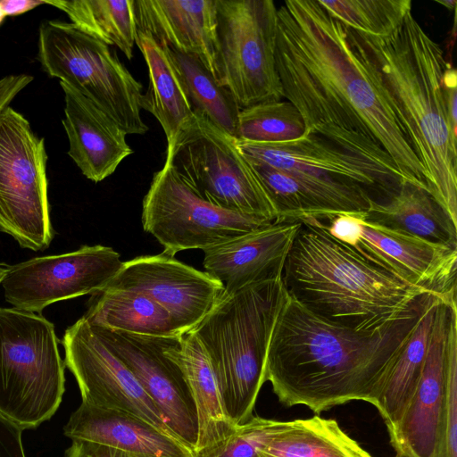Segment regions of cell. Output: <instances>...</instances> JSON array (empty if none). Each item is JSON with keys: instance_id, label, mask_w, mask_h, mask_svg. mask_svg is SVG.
Masks as SVG:
<instances>
[{"instance_id": "25", "label": "cell", "mask_w": 457, "mask_h": 457, "mask_svg": "<svg viewBox=\"0 0 457 457\" xmlns=\"http://www.w3.org/2000/svg\"><path fill=\"white\" fill-rule=\"evenodd\" d=\"M136 45L144 56L149 77L148 88L140 99V108L156 118L167 144H170L189 122L194 111L167 47L140 31H137Z\"/></svg>"}, {"instance_id": "34", "label": "cell", "mask_w": 457, "mask_h": 457, "mask_svg": "<svg viewBox=\"0 0 457 457\" xmlns=\"http://www.w3.org/2000/svg\"><path fill=\"white\" fill-rule=\"evenodd\" d=\"M436 457H457V305L451 306L447 334L445 399Z\"/></svg>"}, {"instance_id": "38", "label": "cell", "mask_w": 457, "mask_h": 457, "mask_svg": "<svg viewBox=\"0 0 457 457\" xmlns=\"http://www.w3.org/2000/svg\"><path fill=\"white\" fill-rule=\"evenodd\" d=\"M32 80L33 77L25 73L11 74L0 79V112Z\"/></svg>"}, {"instance_id": "6", "label": "cell", "mask_w": 457, "mask_h": 457, "mask_svg": "<svg viewBox=\"0 0 457 457\" xmlns=\"http://www.w3.org/2000/svg\"><path fill=\"white\" fill-rule=\"evenodd\" d=\"M65 363L54 325L39 313L0 307V414L24 429L58 410Z\"/></svg>"}, {"instance_id": "22", "label": "cell", "mask_w": 457, "mask_h": 457, "mask_svg": "<svg viewBox=\"0 0 457 457\" xmlns=\"http://www.w3.org/2000/svg\"><path fill=\"white\" fill-rule=\"evenodd\" d=\"M134 11L137 31L174 51L197 55L216 78L215 0H134Z\"/></svg>"}, {"instance_id": "27", "label": "cell", "mask_w": 457, "mask_h": 457, "mask_svg": "<svg viewBox=\"0 0 457 457\" xmlns=\"http://www.w3.org/2000/svg\"><path fill=\"white\" fill-rule=\"evenodd\" d=\"M179 361L197 413V440L195 451L213 446L227 438L236 425L228 417L208 356L189 332L183 337Z\"/></svg>"}, {"instance_id": "31", "label": "cell", "mask_w": 457, "mask_h": 457, "mask_svg": "<svg viewBox=\"0 0 457 457\" xmlns=\"http://www.w3.org/2000/svg\"><path fill=\"white\" fill-rule=\"evenodd\" d=\"M167 50L179 72L193 111L237 138L242 109L230 91L220 84L197 55L169 47Z\"/></svg>"}, {"instance_id": "15", "label": "cell", "mask_w": 457, "mask_h": 457, "mask_svg": "<svg viewBox=\"0 0 457 457\" xmlns=\"http://www.w3.org/2000/svg\"><path fill=\"white\" fill-rule=\"evenodd\" d=\"M122 264L110 246L83 245L7 266L0 285L12 307L40 314L57 302L100 293Z\"/></svg>"}, {"instance_id": "2", "label": "cell", "mask_w": 457, "mask_h": 457, "mask_svg": "<svg viewBox=\"0 0 457 457\" xmlns=\"http://www.w3.org/2000/svg\"><path fill=\"white\" fill-rule=\"evenodd\" d=\"M436 295H423L404 315L372 333L325 320L287 295L269 343L265 382L286 407L319 414L353 401L378 405L386 378Z\"/></svg>"}, {"instance_id": "32", "label": "cell", "mask_w": 457, "mask_h": 457, "mask_svg": "<svg viewBox=\"0 0 457 457\" xmlns=\"http://www.w3.org/2000/svg\"><path fill=\"white\" fill-rule=\"evenodd\" d=\"M306 130L303 116L288 100L264 102L242 109L237 139L283 143L301 137Z\"/></svg>"}, {"instance_id": "9", "label": "cell", "mask_w": 457, "mask_h": 457, "mask_svg": "<svg viewBox=\"0 0 457 457\" xmlns=\"http://www.w3.org/2000/svg\"><path fill=\"white\" fill-rule=\"evenodd\" d=\"M166 161L204 200L230 212L277 220L264 188L239 151L237 138L194 112L171 143Z\"/></svg>"}, {"instance_id": "35", "label": "cell", "mask_w": 457, "mask_h": 457, "mask_svg": "<svg viewBox=\"0 0 457 457\" xmlns=\"http://www.w3.org/2000/svg\"><path fill=\"white\" fill-rule=\"evenodd\" d=\"M277 420L252 416L237 425L224 440L194 453L195 457H258L259 451L272 433Z\"/></svg>"}, {"instance_id": "4", "label": "cell", "mask_w": 457, "mask_h": 457, "mask_svg": "<svg viewBox=\"0 0 457 457\" xmlns=\"http://www.w3.org/2000/svg\"><path fill=\"white\" fill-rule=\"evenodd\" d=\"M358 34L426 170L429 192L457 223V132L443 83L450 62L411 12L386 37Z\"/></svg>"}, {"instance_id": "33", "label": "cell", "mask_w": 457, "mask_h": 457, "mask_svg": "<svg viewBox=\"0 0 457 457\" xmlns=\"http://www.w3.org/2000/svg\"><path fill=\"white\" fill-rule=\"evenodd\" d=\"M323 8L347 28L368 37L390 36L411 12V0H319Z\"/></svg>"}, {"instance_id": "42", "label": "cell", "mask_w": 457, "mask_h": 457, "mask_svg": "<svg viewBox=\"0 0 457 457\" xmlns=\"http://www.w3.org/2000/svg\"><path fill=\"white\" fill-rule=\"evenodd\" d=\"M6 267L7 266H3L2 264H0V276L4 274Z\"/></svg>"}, {"instance_id": "13", "label": "cell", "mask_w": 457, "mask_h": 457, "mask_svg": "<svg viewBox=\"0 0 457 457\" xmlns=\"http://www.w3.org/2000/svg\"><path fill=\"white\" fill-rule=\"evenodd\" d=\"M364 213H337L322 224L333 237L370 263L447 304L456 302L457 246L432 243L368 222Z\"/></svg>"}, {"instance_id": "14", "label": "cell", "mask_w": 457, "mask_h": 457, "mask_svg": "<svg viewBox=\"0 0 457 457\" xmlns=\"http://www.w3.org/2000/svg\"><path fill=\"white\" fill-rule=\"evenodd\" d=\"M88 323L132 372L173 436L194 453L197 413L179 361L184 336L139 335Z\"/></svg>"}, {"instance_id": "40", "label": "cell", "mask_w": 457, "mask_h": 457, "mask_svg": "<svg viewBox=\"0 0 457 457\" xmlns=\"http://www.w3.org/2000/svg\"><path fill=\"white\" fill-rule=\"evenodd\" d=\"M436 2L442 4L449 11L455 10L457 4L456 0H436Z\"/></svg>"}, {"instance_id": "30", "label": "cell", "mask_w": 457, "mask_h": 457, "mask_svg": "<svg viewBox=\"0 0 457 457\" xmlns=\"http://www.w3.org/2000/svg\"><path fill=\"white\" fill-rule=\"evenodd\" d=\"M64 12L84 33L117 46L129 59L137 39L134 0H44Z\"/></svg>"}, {"instance_id": "10", "label": "cell", "mask_w": 457, "mask_h": 457, "mask_svg": "<svg viewBox=\"0 0 457 457\" xmlns=\"http://www.w3.org/2000/svg\"><path fill=\"white\" fill-rule=\"evenodd\" d=\"M216 79L241 109L284 98L276 66L272 0H215Z\"/></svg>"}, {"instance_id": "36", "label": "cell", "mask_w": 457, "mask_h": 457, "mask_svg": "<svg viewBox=\"0 0 457 457\" xmlns=\"http://www.w3.org/2000/svg\"><path fill=\"white\" fill-rule=\"evenodd\" d=\"M22 431L17 424L0 414V457H26Z\"/></svg>"}, {"instance_id": "24", "label": "cell", "mask_w": 457, "mask_h": 457, "mask_svg": "<svg viewBox=\"0 0 457 457\" xmlns=\"http://www.w3.org/2000/svg\"><path fill=\"white\" fill-rule=\"evenodd\" d=\"M363 219L432 243L457 246V223L428 189L407 180L386 200L371 201Z\"/></svg>"}, {"instance_id": "16", "label": "cell", "mask_w": 457, "mask_h": 457, "mask_svg": "<svg viewBox=\"0 0 457 457\" xmlns=\"http://www.w3.org/2000/svg\"><path fill=\"white\" fill-rule=\"evenodd\" d=\"M61 343L81 403L137 415L173 436L135 376L96 337L84 316L66 328Z\"/></svg>"}, {"instance_id": "12", "label": "cell", "mask_w": 457, "mask_h": 457, "mask_svg": "<svg viewBox=\"0 0 457 457\" xmlns=\"http://www.w3.org/2000/svg\"><path fill=\"white\" fill-rule=\"evenodd\" d=\"M270 220L214 206L200 197L165 160L143 199L142 225L174 256L207 249L260 228Z\"/></svg>"}, {"instance_id": "28", "label": "cell", "mask_w": 457, "mask_h": 457, "mask_svg": "<svg viewBox=\"0 0 457 457\" xmlns=\"http://www.w3.org/2000/svg\"><path fill=\"white\" fill-rule=\"evenodd\" d=\"M89 303L83 316L92 324L139 335L184 336L168 312L142 293L105 288L93 295Z\"/></svg>"}, {"instance_id": "3", "label": "cell", "mask_w": 457, "mask_h": 457, "mask_svg": "<svg viewBox=\"0 0 457 457\" xmlns=\"http://www.w3.org/2000/svg\"><path fill=\"white\" fill-rule=\"evenodd\" d=\"M299 220L282 281L287 295L318 317L372 333L430 294L365 260L333 237L320 219Z\"/></svg>"}, {"instance_id": "11", "label": "cell", "mask_w": 457, "mask_h": 457, "mask_svg": "<svg viewBox=\"0 0 457 457\" xmlns=\"http://www.w3.org/2000/svg\"><path fill=\"white\" fill-rule=\"evenodd\" d=\"M44 138L9 105L0 112V232L43 251L54 238Z\"/></svg>"}, {"instance_id": "37", "label": "cell", "mask_w": 457, "mask_h": 457, "mask_svg": "<svg viewBox=\"0 0 457 457\" xmlns=\"http://www.w3.org/2000/svg\"><path fill=\"white\" fill-rule=\"evenodd\" d=\"M64 457H137L114 447L82 439H71Z\"/></svg>"}, {"instance_id": "18", "label": "cell", "mask_w": 457, "mask_h": 457, "mask_svg": "<svg viewBox=\"0 0 457 457\" xmlns=\"http://www.w3.org/2000/svg\"><path fill=\"white\" fill-rule=\"evenodd\" d=\"M452 304L438 301L420 382L399 421L387 429L396 457H436L445 399Z\"/></svg>"}, {"instance_id": "23", "label": "cell", "mask_w": 457, "mask_h": 457, "mask_svg": "<svg viewBox=\"0 0 457 457\" xmlns=\"http://www.w3.org/2000/svg\"><path fill=\"white\" fill-rule=\"evenodd\" d=\"M71 439L106 445L137 457H195L179 440L145 419L84 403L63 427Z\"/></svg>"}, {"instance_id": "43", "label": "cell", "mask_w": 457, "mask_h": 457, "mask_svg": "<svg viewBox=\"0 0 457 457\" xmlns=\"http://www.w3.org/2000/svg\"><path fill=\"white\" fill-rule=\"evenodd\" d=\"M4 275H1V276H0V284H1V280H2V278H3V277H4Z\"/></svg>"}, {"instance_id": "39", "label": "cell", "mask_w": 457, "mask_h": 457, "mask_svg": "<svg viewBox=\"0 0 457 457\" xmlns=\"http://www.w3.org/2000/svg\"><path fill=\"white\" fill-rule=\"evenodd\" d=\"M0 4L5 16H16L46 4L44 0H0Z\"/></svg>"}, {"instance_id": "8", "label": "cell", "mask_w": 457, "mask_h": 457, "mask_svg": "<svg viewBox=\"0 0 457 457\" xmlns=\"http://www.w3.org/2000/svg\"><path fill=\"white\" fill-rule=\"evenodd\" d=\"M244 157L274 169L347 181L364 188L372 201L393 195L406 180L390 155L370 139L345 131L305 130L283 143L237 139Z\"/></svg>"}, {"instance_id": "7", "label": "cell", "mask_w": 457, "mask_h": 457, "mask_svg": "<svg viewBox=\"0 0 457 457\" xmlns=\"http://www.w3.org/2000/svg\"><path fill=\"white\" fill-rule=\"evenodd\" d=\"M38 60L44 71L79 91L128 134L143 135L142 84L109 48L71 22L46 21L38 31Z\"/></svg>"}, {"instance_id": "1", "label": "cell", "mask_w": 457, "mask_h": 457, "mask_svg": "<svg viewBox=\"0 0 457 457\" xmlns=\"http://www.w3.org/2000/svg\"><path fill=\"white\" fill-rule=\"evenodd\" d=\"M276 66L283 96L306 130L367 137L407 181L428 190L426 170L360 35L319 0H289L278 8Z\"/></svg>"}, {"instance_id": "17", "label": "cell", "mask_w": 457, "mask_h": 457, "mask_svg": "<svg viewBox=\"0 0 457 457\" xmlns=\"http://www.w3.org/2000/svg\"><path fill=\"white\" fill-rule=\"evenodd\" d=\"M105 288L146 295L168 312L182 335L191 332L224 294L222 284L206 271L163 252L123 262Z\"/></svg>"}, {"instance_id": "20", "label": "cell", "mask_w": 457, "mask_h": 457, "mask_svg": "<svg viewBox=\"0 0 457 457\" xmlns=\"http://www.w3.org/2000/svg\"><path fill=\"white\" fill-rule=\"evenodd\" d=\"M247 162L279 220L366 212L372 201L364 188L347 181L287 172Z\"/></svg>"}, {"instance_id": "19", "label": "cell", "mask_w": 457, "mask_h": 457, "mask_svg": "<svg viewBox=\"0 0 457 457\" xmlns=\"http://www.w3.org/2000/svg\"><path fill=\"white\" fill-rule=\"evenodd\" d=\"M300 220H276L204 251L205 271L229 294L247 285L282 278Z\"/></svg>"}, {"instance_id": "26", "label": "cell", "mask_w": 457, "mask_h": 457, "mask_svg": "<svg viewBox=\"0 0 457 457\" xmlns=\"http://www.w3.org/2000/svg\"><path fill=\"white\" fill-rule=\"evenodd\" d=\"M258 457H372L334 419L314 415L276 426Z\"/></svg>"}, {"instance_id": "5", "label": "cell", "mask_w": 457, "mask_h": 457, "mask_svg": "<svg viewBox=\"0 0 457 457\" xmlns=\"http://www.w3.org/2000/svg\"><path fill=\"white\" fill-rule=\"evenodd\" d=\"M287 297L282 278L224 293L191 331L208 356L225 411L236 426L253 416L265 383L269 343Z\"/></svg>"}, {"instance_id": "29", "label": "cell", "mask_w": 457, "mask_h": 457, "mask_svg": "<svg viewBox=\"0 0 457 457\" xmlns=\"http://www.w3.org/2000/svg\"><path fill=\"white\" fill-rule=\"evenodd\" d=\"M439 300L435 296L429 303L386 378L376 409L386 429L396 425L416 391Z\"/></svg>"}, {"instance_id": "41", "label": "cell", "mask_w": 457, "mask_h": 457, "mask_svg": "<svg viewBox=\"0 0 457 457\" xmlns=\"http://www.w3.org/2000/svg\"><path fill=\"white\" fill-rule=\"evenodd\" d=\"M4 17H5L4 12L3 8H2V6L0 4V24L3 22Z\"/></svg>"}, {"instance_id": "21", "label": "cell", "mask_w": 457, "mask_h": 457, "mask_svg": "<svg viewBox=\"0 0 457 457\" xmlns=\"http://www.w3.org/2000/svg\"><path fill=\"white\" fill-rule=\"evenodd\" d=\"M60 85L64 94L62 125L69 140L68 154L87 179L100 182L133 154L127 134L79 91L64 82Z\"/></svg>"}]
</instances>
